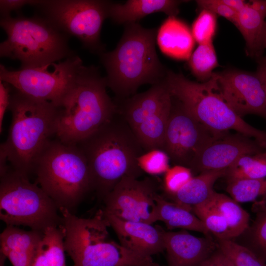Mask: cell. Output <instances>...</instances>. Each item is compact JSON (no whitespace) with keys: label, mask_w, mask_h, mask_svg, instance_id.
Masks as SVG:
<instances>
[{"label":"cell","mask_w":266,"mask_h":266,"mask_svg":"<svg viewBox=\"0 0 266 266\" xmlns=\"http://www.w3.org/2000/svg\"><path fill=\"white\" fill-rule=\"evenodd\" d=\"M77 145L86 158L93 190L102 200L122 178L138 179L143 173L137 160L145 152L117 109L111 119Z\"/></svg>","instance_id":"obj_1"},{"label":"cell","mask_w":266,"mask_h":266,"mask_svg":"<svg viewBox=\"0 0 266 266\" xmlns=\"http://www.w3.org/2000/svg\"><path fill=\"white\" fill-rule=\"evenodd\" d=\"M124 26L115 48L99 55L106 72L107 87L114 93L116 100L135 94L142 85L162 82L168 70L157 54L158 30L143 28L138 23Z\"/></svg>","instance_id":"obj_2"},{"label":"cell","mask_w":266,"mask_h":266,"mask_svg":"<svg viewBox=\"0 0 266 266\" xmlns=\"http://www.w3.org/2000/svg\"><path fill=\"white\" fill-rule=\"evenodd\" d=\"M105 77L97 67L84 66L57 107L56 138L77 145L114 115L117 105L108 95Z\"/></svg>","instance_id":"obj_3"},{"label":"cell","mask_w":266,"mask_h":266,"mask_svg":"<svg viewBox=\"0 0 266 266\" xmlns=\"http://www.w3.org/2000/svg\"><path fill=\"white\" fill-rule=\"evenodd\" d=\"M8 110L12 114L11 123L7 138L1 144L12 168L29 177L34 172L39 156L56 135L57 107L12 87Z\"/></svg>","instance_id":"obj_4"},{"label":"cell","mask_w":266,"mask_h":266,"mask_svg":"<svg viewBox=\"0 0 266 266\" xmlns=\"http://www.w3.org/2000/svg\"><path fill=\"white\" fill-rule=\"evenodd\" d=\"M62 217L64 247L73 266H152L151 257L133 252L108 238L109 224L103 210L91 218H79L65 208Z\"/></svg>","instance_id":"obj_5"},{"label":"cell","mask_w":266,"mask_h":266,"mask_svg":"<svg viewBox=\"0 0 266 266\" xmlns=\"http://www.w3.org/2000/svg\"><path fill=\"white\" fill-rule=\"evenodd\" d=\"M36 183L55 202L59 209L72 212L85 196L93 190L86 158L77 145L52 139L36 161Z\"/></svg>","instance_id":"obj_6"},{"label":"cell","mask_w":266,"mask_h":266,"mask_svg":"<svg viewBox=\"0 0 266 266\" xmlns=\"http://www.w3.org/2000/svg\"><path fill=\"white\" fill-rule=\"evenodd\" d=\"M0 25L7 35L0 44V56L19 61L20 68L42 66L76 54L69 36L42 16L1 17Z\"/></svg>","instance_id":"obj_7"},{"label":"cell","mask_w":266,"mask_h":266,"mask_svg":"<svg viewBox=\"0 0 266 266\" xmlns=\"http://www.w3.org/2000/svg\"><path fill=\"white\" fill-rule=\"evenodd\" d=\"M164 81L171 95L208 129L217 133L236 131L254 139L266 150V131L252 127L235 112L212 76L200 83L168 69Z\"/></svg>","instance_id":"obj_8"},{"label":"cell","mask_w":266,"mask_h":266,"mask_svg":"<svg viewBox=\"0 0 266 266\" xmlns=\"http://www.w3.org/2000/svg\"><path fill=\"white\" fill-rule=\"evenodd\" d=\"M52 199L29 177L12 169L0 176V218L7 226L42 232L60 226L62 217Z\"/></svg>","instance_id":"obj_9"},{"label":"cell","mask_w":266,"mask_h":266,"mask_svg":"<svg viewBox=\"0 0 266 266\" xmlns=\"http://www.w3.org/2000/svg\"><path fill=\"white\" fill-rule=\"evenodd\" d=\"M109 0H41L36 6L42 17L57 29L74 36L83 47L98 55L104 52L100 40L103 23L108 18Z\"/></svg>","instance_id":"obj_10"},{"label":"cell","mask_w":266,"mask_h":266,"mask_svg":"<svg viewBox=\"0 0 266 266\" xmlns=\"http://www.w3.org/2000/svg\"><path fill=\"white\" fill-rule=\"evenodd\" d=\"M84 66L76 54L42 66L11 70L0 65V81L28 96L58 107Z\"/></svg>","instance_id":"obj_11"},{"label":"cell","mask_w":266,"mask_h":266,"mask_svg":"<svg viewBox=\"0 0 266 266\" xmlns=\"http://www.w3.org/2000/svg\"><path fill=\"white\" fill-rule=\"evenodd\" d=\"M225 133H217L208 129L172 96L171 110L161 150L175 165L190 168L202 150Z\"/></svg>","instance_id":"obj_12"},{"label":"cell","mask_w":266,"mask_h":266,"mask_svg":"<svg viewBox=\"0 0 266 266\" xmlns=\"http://www.w3.org/2000/svg\"><path fill=\"white\" fill-rule=\"evenodd\" d=\"M157 189L150 178L124 177L104 198L102 210L123 220L153 224L157 221Z\"/></svg>","instance_id":"obj_13"},{"label":"cell","mask_w":266,"mask_h":266,"mask_svg":"<svg viewBox=\"0 0 266 266\" xmlns=\"http://www.w3.org/2000/svg\"><path fill=\"white\" fill-rule=\"evenodd\" d=\"M224 99L239 116L249 114L266 118V99L256 73L231 69L212 75Z\"/></svg>","instance_id":"obj_14"},{"label":"cell","mask_w":266,"mask_h":266,"mask_svg":"<svg viewBox=\"0 0 266 266\" xmlns=\"http://www.w3.org/2000/svg\"><path fill=\"white\" fill-rule=\"evenodd\" d=\"M266 151L256 140L241 133H225L207 146L190 169L193 173L227 169L238 158Z\"/></svg>","instance_id":"obj_15"},{"label":"cell","mask_w":266,"mask_h":266,"mask_svg":"<svg viewBox=\"0 0 266 266\" xmlns=\"http://www.w3.org/2000/svg\"><path fill=\"white\" fill-rule=\"evenodd\" d=\"M114 101L118 112L133 131L142 124L170 108L172 96L164 80L152 85L144 92Z\"/></svg>","instance_id":"obj_16"},{"label":"cell","mask_w":266,"mask_h":266,"mask_svg":"<svg viewBox=\"0 0 266 266\" xmlns=\"http://www.w3.org/2000/svg\"><path fill=\"white\" fill-rule=\"evenodd\" d=\"M120 243L125 248L143 256L151 257L165 250V230L152 224L126 221L105 213Z\"/></svg>","instance_id":"obj_17"},{"label":"cell","mask_w":266,"mask_h":266,"mask_svg":"<svg viewBox=\"0 0 266 266\" xmlns=\"http://www.w3.org/2000/svg\"><path fill=\"white\" fill-rule=\"evenodd\" d=\"M168 266H199L218 248L212 235L197 237L186 230L164 233Z\"/></svg>","instance_id":"obj_18"},{"label":"cell","mask_w":266,"mask_h":266,"mask_svg":"<svg viewBox=\"0 0 266 266\" xmlns=\"http://www.w3.org/2000/svg\"><path fill=\"white\" fill-rule=\"evenodd\" d=\"M43 232L7 226L0 235V253L13 266H32Z\"/></svg>","instance_id":"obj_19"},{"label":"cell","mask_w":266,"mask_h":266,"mask_svg":"<svg viewBox=\"0 0 266 266\" xmlns=\"http://www.w3.org/2000/svg\"><path fill=\"white\" fill-rule=\"evenodd\" d=\"M184 0H128L124 3L109 1L108 18L117 24L137 23L145 16L156 12H163L176 17L179 6Z\"/></svg>","instance_id":"obj_20"},{"label":"cell","mask_w":266,"mask_h":266,"mask_svg":"<svg viewBox=\"0 0 266 266\" xmlns=\"http://www.w3.org/2000/svg\"><path fill=\"white\" fill-rule=\"evenodd\" d=\"M157 43L161 51L172 58L188 60L195 40L191 30L175 16H168L157 30Z\"/></svg>","instance_id":"obj_21"},{"label":"cell","mask_w":266,"mask_h":266,"mask_svg":"<svg viewBox=\"0 0 266 266\" xmlns=\"http://www.w3.org/2000/svg\"><path fill=\"white\" fill-rule=\"evenodd\" d=\"M227 169L202 172L173 195H165L170 201L192 211L195 206L205 203L210 198L213 186L219 178L225 177Z\"/></svg>","instance_id":"obj_22"},{"label":"cell","mask_w":266,"mask_h":266,"mask_svg":"<svg viewBox=\"0 0 266 266\" xmlns=\"http://www.w3.org/2000/svg\"><path fill=\"white\" fill-rule=\"evenodd\" d=\"M155 200L157 221L164 222L168 229L178 228L201 233L205 236L212 235L202 222L190 209L168 200L158 193Z\"/></svg>","instance_id":"obj_23"},{"label":"cell","mask_w":266,"mask_h":266,"mask_svg":"<svg viewBox=\"0 0 266 266\" xmlns=\"http://www.w3.org/2000/svg\"><path fill=\"white\" fill-rule=\"evenodd\" d=\"M266 18L247 2L246 5L237 12L234 24L244 37L248 54L257 58L262 56L264 50L263 36Z\"/></svg>","instance_id":"obj_24"},{"label":"cell","mask_w":266,"mask_h":266,"mask_svg":"<svg viewBox=\"0 0 266 266\" xmlns=\"http://www.w3.org/2000/svg\"><path fill=\"white\" fill-rule=\"evenodd\" d=\"M205 203L216 209L225 218L232 239L241 235L248 228L249 213L232 197L214 191Z\"/></svg>","instance_id":"obj_25"},{"label":"cell","mask_w":266,"mask_h":266,"mask_svg":"<svg viewBox=\"0 0 266 266\" xmlns=\"http://www.w3.org/2000/svg\"><path fill=\"white\" fill-rule=\"evenodd\" d=\"M227 180L266 178V151L244 155L226 170Z\"/></svg>","instance_id":"obj_26"},{"label":"cell","mask_w":266,"mask_h":266,"mask_svg":"<svg viewBox=\"0 0 266 266\" xmlns=\"http://www.w3.org/2000/svg\"><path fill=\"white\" fill-rule=\"evenodd\" d=\"M256 218L251 226L237 237L240 243L254 252L266 263V202H259Z\"/></svg>","instance_id":"obj_27"},{"label":"cell","mask_w":266,"mask_h":266,"mask_svg":"<svg viewBox=\"0 0 266 266\" xmlns=\"http://www.w3.org/2000/svg\"><path fill=\"white\" fill-rule=\"evenodd\" d=\"M188 66L192 73L201 82L210 79L213 70L219 66L213 43L199 44L188 60Z\"/></svg>","instance_id":"obj_28"},{"label":"cell","mask_w":266,"mask_h":266,"mask_svg":"<svg viewBox=\"0 0 266 266\" xmlns=\"http://www.w3.org/2000/svg\"><path fill=\"white\" fill-rule=\"evenodd\" d=\"M226 190L238 203L253 201L260 197L264 199L261 202H266V178L228 180Z\"/></svg>","instance_id":"obj_29"},{"label":"cell","mask_w":266,"mask_h":266,"mask_svg":"<svg viewBox=\"0 0 266 266\" xmlns=\"http://www.w3.org/2000/svg\"><path fill=\"white\" fill-rule=\"evenodd\" d=\"M64 240L62 225L49 227L44 231L42 244L49 266H67Z\"/></svg>","instance_id":"obj_30"},{"label":"cell","mask_w":266,"mask_h":266,"mask_svg":"<svg viewBox=\"0 0 266 266\" xmlns=\"http://www.w3.org/2000/svg\"><path fill=\"white\" fill-rule=\"evenodd\" d=\"M192 211L216 239H232L226 219L216 209L204 203L193 207Z\"/></svg>","instance_id":"obj_31"},{"label":"cell","mask_w":266,"mask_h":266,"mask_svg":"<svg viewBox=\"0 0 266 266\" xmlns=\"http://www.w3.org/2000/svg\"><path fill=\"white\" fill-rule=\"evenodd\" d=\"M219 248L234 266H266V263L247 247L233 239H216Z\"/></svg>","instance_id":"obj_32"},{"label":"cell","mask_w":266,"mask_h":266,"mask_svg":"<svg viewBox=\"0 0 266 266\" xmlns=\"http://www.w3.org/2000/svg\"><path fill=\"white\" fill-rule=\"evenodd\" d=\"M217 30V15L202 9L194 21L191 32L195 41L200 44L212 42Z\"/></svg>","instance_id":"obj_33"},{"label":"cell","mask_w":266,"mask_h":266,"mask_svg":"<svg viewBox=\"0 0 266 266\" xmlns=\"http://www.w3.org/2000/svg\"><path fill=\"white\" fill-rule=\"evenodd\" d=\"M170 159L161 149H153L144 152L137 160L140 169L149 174L157 175L165 174L170 168Z\"/></svg>","instance_id":"obj_34"},{"label":"cell","mask_w":266,"mask_h":266,"mask_svg":"<svg viewBox=\"0 0 266 266\" xmlns=\"http://www.w3.org/2000/svg\"><path fill=\"white\" fill-rule=\"evenodd\" d=\"M164 174L163 186L165 195L177 193L193 177L190 168L180 165L170 167Z\"/></svg>","instance_id":"obj_35"},{"label":"cell","mask_w":266,"mask_h":266,"mask_svg":"<svg viewBox=\"0 0 266 266\" xmlns=\"http://www.w3.org/2000/svg\"><path fill=\"white\" fill-rule=\"evenodd\" d=\"M196 2L201 10H206L217 16H222L234 25L237 12L225 4L222 0H198Z\"/></svg>","instance_id":"obj_36"},{"label":"cell","mask_w":266,"mask_h":266,"mask_svg":"<svg viewBox=\"0 0 266 266\" xmlns=\"http://www.w3.org/2000/svg\"><path fill=\"white\" fill-rule=\"evenodd\" d=\"M40 2V0H0L1 17L10 16L12 11H18L26 5L36 6Z\"/></svg>","instance_id":"obj_37"},{"label":"cell","mask_w":266,"mask_h":266,"mask_svg":"<svg viewBox=\"0 0 266 266\" xmlns=\"http://www.w3.org/2000/svg\"><path fill=\"white\" fill-rule=\"evenodd\" d=\"M12 87L6 82L0 81V132L2 131L4 114L9 108Z\"/></svg>","instance_id":"obj_38"},{"label":"cell","mask_w":266,"mask_h":266,"mask_svg":"<svg viewBox=\"0 0 266 266\" xmlns=\"http://www.w3.org/2000/svg\"><path fill=\"white\" fill-rule=\"evenodd\" d=\"M199 266H234L219 247Z\"/></svg>","instance_id":"obj_39"},{"label":"cell","mask_w":266,"mask_h":266,"mask_svg":"<svg viewBox=\"0 0 266 266\" xmlns=\"http://www.w3.org/2000/svg\"><path fill=\"white\" fill-rule=\"evenodd\" d=\"M258 66L256 72L259 77L265 93L266 99V57L258 58Z\"/></svg>","instance_id":"obj_40"},{"label":"cell","mask_w":266,"mask_h":266,"mask_svg":"<svg viewBox=\"0 0 266 266\" xmlns=\"http://www.w3.org/2000/svg\"><path fill=\"white\" fill-rule=\"evenodd\" d=\"M32 266H49L44 254L42 241L34 257Z\"/></svg>","instance_id":"obj_41"},{"label":"cell","mask_w":266,"mask_h":266,"mask_svg":"<svg viewBox=\"0 0 266 266\" xmlns=\"http://www.w3.org/2000/svg\"><path fill=\"white\" fill-rule=\"evenodd\" d=\"M8 162L6 151L1 144L0 146V175L3 176L8 170L9 166L6 162Z\"/></svg>","instance_id":"obj_42"},{"label":"cell","mask_w":266,"mask_h":266,"mask_svg":"<svg viewBox=\"0 0 266 266\" xmlns=\"http://www.w3.org/2000/svg\"><path fill=\"white\" fill-rule=\"evenodd\" d=\"M222 1L236 12H239L247 4L243 0H222Z\"/></svg>","instance_id":"obj_43"},{"label":"cell","mask_w":266,"mask_h":266,"mask_svg":"<svg viewBox=\"0 0 266 266\" xmlns=\"http://www.w3.org/2000/svg\"><path fill=\"white\" fill-rule=\"evenodd\" d=\"M248 3L252 7L260 11L266 16V0H250Z\"/></svg>","instance_id":"obj_44"},{"label":"cell","mask_w":266,"mask_h":266,"mask_svg":"<svg viewBox=\"0 0 266 266\" xmlns=\"http://www.w3.org/2000/svg\"><path fill=\"white\" fill-rule=\"evenodd\" d=\"M263 46L264 49H266V20L265 21L263 32Z\"/></svg>","instance_id":"obj_45"}]
</instances>
